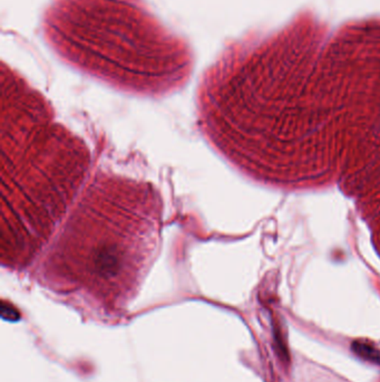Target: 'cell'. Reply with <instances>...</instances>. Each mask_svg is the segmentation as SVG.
Returning <instances> with one entry per match:
<instances>
[{"label": "cell", "instance_id": "7a4b0ae2", "mask_svg": "<svg viewBox=\"0 0 380 382\" xmlns=\"http://www.w3.org/2000/svg\"><path fill=\"white\" fill-rule=\"evenodd\" d=\"M125 202H123V208ZM76 208L71 220L60 235L55 255L64 254V264L72 262L73 266L83 267L103 278H115L126 267H142L153 251L155 224L153 214L138 217L130 204L128 209L118 212L116 219L108 222L97 218L96 212L89 214L84 202ZM62 261V259H57ZM56 261V262H57Z\"/></svg>", "mask_w": 380, "mask_h": 382}, {"label": "cell", "instance_id": "3957f363", "mask_svg": "<svg viewBox=\"0 0 380 382\" xmlns=\"http://www.w3.org/2000/svg\"><path fill=\"white\" fill-rule=\"evenodd\" d=\"M352 350L357 356L371 364H380V349L374 346L371 342L364 340L354 341L352 344Z\"/></svg>", "mask_w": 380, "mask_h": 382}, {"label": "cell", "instance_id": "6da1fadb", "mask_svg": "<svg viewBox=\"0 0 380 382\" xmlns=\"http://www.w3.org/2000/svg\"><path fill=\"white\" fill-rule=\"evenodd\" d=\"M45 25L62 58L116 85L162 91L190 72L185 43L165 32L141 0H56Z\"/></svg>", "mask_w": 380, "mask_h": 382}]
</instances>
